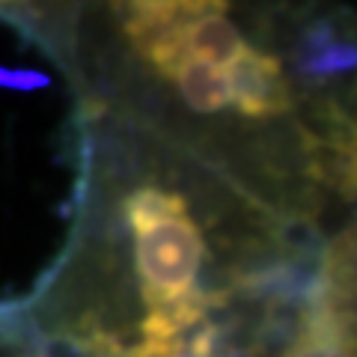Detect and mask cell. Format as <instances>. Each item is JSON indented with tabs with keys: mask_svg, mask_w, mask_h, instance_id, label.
<instances>
[{
	"mask_svg": "<svg viewBox=\"0 0 357 357\" xmlns=\"http://www.w3.org/2000/svg\"><path fill=\"white\" fill-rule=\"evenodd\" d=\"M126 218L146 307L128 357H211L215 331L206 325L208 301L197 286L206 244L188 203L167 188L143 185L128 197Z\"/></svg>",
	"mask_w": 357,
	"mask_h": 357,
	"instance_id": "1",
	"label": "cell"
},
{
	"mask_svg": "<svg viewBox=\"0 0 357 357\" xmlns=\"http://www.w3.org/2000/svg\"><path fill=\"white\" fill-rule=\"evenodd\" d=\"M232 107L250 119H271L292 107V86H289L283 66L274 54L250 48L236 72H232Z\"/></svg>",
	"mask_w": 357,
	"mask_h": 357,
	"instance_id": "2",
	"label": "cell"
}]
</instances>
